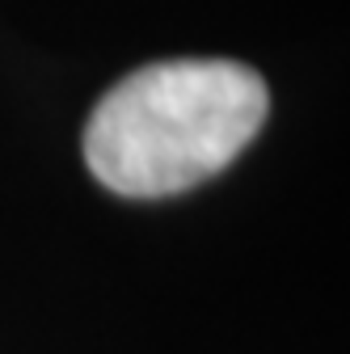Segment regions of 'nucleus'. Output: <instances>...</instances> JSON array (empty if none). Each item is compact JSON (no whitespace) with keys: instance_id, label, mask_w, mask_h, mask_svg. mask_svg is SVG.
Returning a JSON list of instances; mask_svg holds the SVG:
<instances>
[{"instance_id":"obj_1","label":"nucleus","mask_w":350,"mask_h":354,"mask_svg":"<svg viewBox=\"0 0 350 354\" xmlns=\"http://www.w3.org/2000/svg\"><path fill=\"white\" fill-rule=\"evenodd\" d=\"M270 114L237 59H160L118 80L84 127V165L122 198L182 194L224 173Z\"/></svg>"}]
</instances>
